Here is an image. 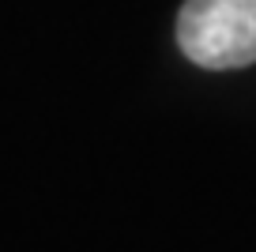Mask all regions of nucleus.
Instances as JSON below:
<instances>
[{
  "mask_svg": "<svg viewBox=\"0 0 256 252\" xmlns=\"http://www.w3.org/2000/svg\"><path fill=\"white\" fill-rule=\"evenodd\" d=\"M177 46L211 72L256 64V0H184Z\"/></svg>",
  "mask_w": 256,
  "mask_h": 252,
  "instance_id": "nucleus-1",
  "label": "nucleus"
}]
</instances>
